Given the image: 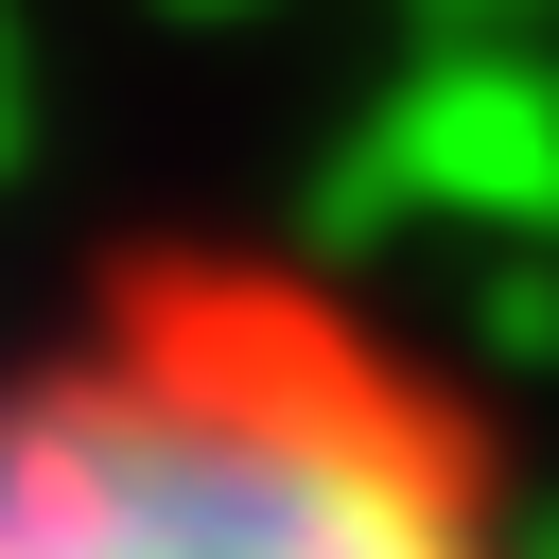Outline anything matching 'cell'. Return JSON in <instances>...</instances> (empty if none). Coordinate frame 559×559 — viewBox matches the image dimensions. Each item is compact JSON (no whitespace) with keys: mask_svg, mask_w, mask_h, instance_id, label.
Listing matches in <instances>:
<instances>
[{"mask_svg":"<svg viewBox=\"0 0 559 559\" xmlns=\"http://www.w3.org/2000/svg\"><path fill=\"white\" fill-rule=\"evenodd\" d=\"M0 559H524L489 419L332 280L122 262L0 349Z\"/></svg>","mask_w":559,"mask_h":559,"instance_id":"6da1fadb","label":"cell"}]
</instances>
